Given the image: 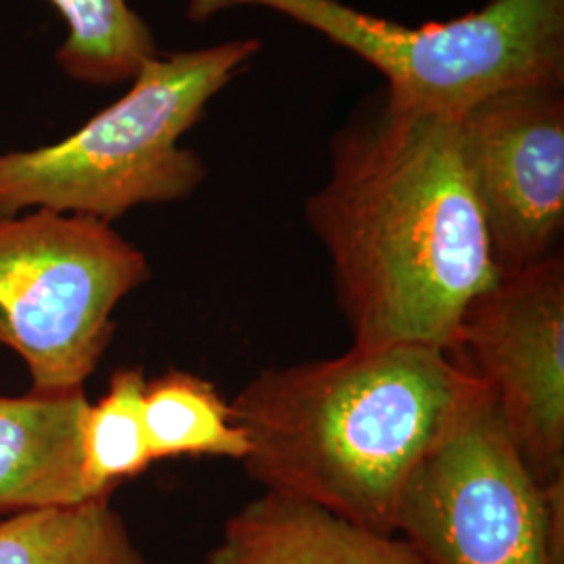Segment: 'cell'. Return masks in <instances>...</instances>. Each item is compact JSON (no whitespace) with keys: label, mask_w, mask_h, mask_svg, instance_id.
I'll return each instance as SVG.
<instances>
[{"label":"cell","mask_w":564,"mask_h":564,"mask_svg":"<svg viewBox=\"0 0 564 564\" xmlns=\"http://www.w3.org/2000/svg\"><path fill=\"white\" fill-rule=\"evenodd\" d=\"M84 389L0 395V519L44 506L84 502Z\"/></svg>","instance_id":"obj_10"},{"label":"cell","mask_w":564,"mask_h":564,"mask_svg":"<svg viewBox=\"0 0 564 564\" xmlns=\"http://www.w3.org/2000/svg\"><path fill=\"white\" fill-rule=\"evenodd\" d=\"M481 384L531 475L564 479V258L500 274L449 347Z\"/></svg>","instance_id":"obj_7"},{"label":"cell","mask_w":564,"mask_h":564,"mask_svg":"<svg viewBox=\"0 0 564 564\" xmlns=\"http://www.w3.org/2000/svg\"><path fill=\"white\" fill-rule=\"evenodd\" d=\"M144 424L153 463L172 458H226L241 463L247 435L216 384L186 370L147 381Z\"/></svg>","instance_id":"obj_12"},{"label":"cell","mask_w":564,"mask_h":564,"mask_svg":"<svg viewBox=\"0 0 564 564\" xmlns=\"http://www.w3.org/2000/svg\"><path fill=\"white\" fill-rule=\"evenodd\" d=\"M0 564H147L111 498L0 519Z\"/></svg>","instance_id":"obj_11"},{"label":"cell","mask_w":564,"mask_h":564,"mask_svg":"<svg viewBox=\"0 0 564 564\" xmlns=\"http://www.w3.org/2000/svg\"><path fill=\"white\" fill-rule=\"evenodd\" d=\"M142 368H120L82 419V484L86 498H111L121 484L153 464L144 424Z\"/></svg>","instance_id":"obj_14"},{"label":"cell","mask_w":564,"mask_h":564,"mask_svg":"<svg viewBox=\"0 0 564 564\" xmlns=\"http://www.w3.org/2000/svg\"><path fill=\"white\" fill-rule=\"evenodd\" d=\"M67 36L55 59L65 76L90 86L130 82L160 55L151 28L128 0H48Z\"/></svg>","instance_id":"obj_13"},{"label":"cell","mask_w":564,"mask_h":564,"mask_svg":"<svg viewBox=\"0 0 564 564\" xmlns=\"http://www.w3.org/2000/svg\"><path fill=\"white\" fill-rule=\"evenodd\" d=\"M456 126L498 272L563 253V86L494 93L456 116Z\"/></svg>","instance_id":"obj_8"},{"label":"cell","mask_w":564,"mask_h":564,"mask_svg":"<svg viewBox=\"0 0 564 564\" xmlns=\"http://www.w3.org/2000/svg\"><path fill=\"white\" fill-rule=\"evenodd\" d=\"M395 533L429 564H564V479L531 475L481 389L412 473Z\"/></svg>","instance_id":"obj_6"},{"label":"cell","mask_w":564,"mask_h":564,"mask_svg":"<svg viewBox=\"0 0 564 564\" xmlns=\"http://www.w3.org/2000/svg\"><path fill=\"white\" fill-rule=\"evenodd\" d=\"M484 387L429 345H351L260 370L230 400L262 491L395 533L403 489Z\"/></svg>","instance_id":"obj_2"},{"label":"cell","mask_w":564,"mask_h":564,"mask_svg":"<svg viewBox=\"0 0 564 564\" xmlns=\"http://www.w3.org/2000/svg\"><path fill=\"white\" fill-rule=\"evenodd\" d=\"M205 564H429L400 533L262 491L226 519Z\"/></svg>","instance_id":"obj_9"},{"label":"cell","mask_w":564,"mask_h":564,"mask_svg":"<svg viewBox=\"0 0 564 564\" xmlns=\"http://www.w3.org/2000/svg\"><path fill=\"white\" fill-rule=\"evenodd\" d=\"M260 51L262 42L241 39L160 53L63 141L0 153V216L48 209L111 224L141 205L188 199L207 167L181 139Z\"/></svg>","instance_id":"obj_3"},{"label":"cell","mask_w":564,"mask_h":564,"mask_svg":"<svg viewBox=\"0 0 564 564\" xmlns=\"http://www.w3.org/2000/svg\"><path fill=\"white\" fill-rule=\"evenodd\" d=\"M245 7L312 28L379 69L391 101L421 111L460 116L506 88L564 84V0H491L421 28L341 0H188L186 18L207 21Z\"/></svg>","instance_id":"obj_4"},{"label":"cell","mask_w":564,"mask_h":564,"mask_svg":"<svg viewBox=\"0 0 564 564\" xmlns=\"http://www.w3.org/2000/svg\"><path fill=\"white\" fill-rule=\"evenodd\" d=\"M356 347L449 351L464 312L500 276L468 181L456 116L379 93L330 139L305 202Z\"/></svg>","instance_id":"obj_1"},{"label":"cell","mask_w":564,"mask_h":564,"mask_svg":"<svg viewBox=\"0 0 564 564\" xmlns=\"http://www.w3.org/2000/svg\"><path fill=\"white\" fill-rule=\"evenodd\" d=\"M149 279L147 256L111 224L48 209L0 216V345L28 366L30 391L84 389L113 312Z\"/></svg>","instance_id":"obj_5"}]
</instances>
